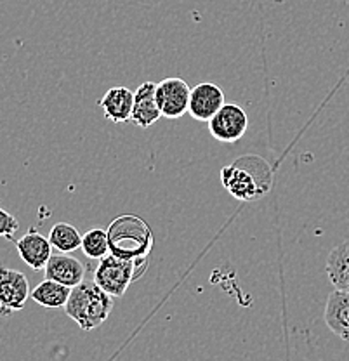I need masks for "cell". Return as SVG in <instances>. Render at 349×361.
I'll return each instance as SVG.
<instances>
[{"label": "cell", "mask_w": 349, "mask_h": 361, "mask_svg": "<svg viewBox=\"0 0 349 361\" xmlns=\"http://www.w3.org/2000/svg\"><path fill=\"white\" fill-rule=\"evenodd\" d=\"M47 238L52 248L61 252V254H70V252L78 250L82 247V235L70 223H58L52 226Z\"/></svg>", "instance_id": "16"}, {"label": "cell", "mask_w": 349, "mask_h": 361, "mask_svg": "<svg viewBox=\"0 0 349 361\" xmlns=\"http://www.w3.org/2000/svg\"><path fill=\"white\" fill-rule=\"evenodd\" d=\"M30 293L32 288L28 278L21 271L0 269V316H9L23 310Z\"/></svg>", "instance_id": "6"}, {"label": "cell", "mask_w": 349, "mask_h": 361, "mask_svg": "<svg viewBox=\"0 0 349 361\" xmlns=\"http://www.w3.org/2000/svg\"><path fill=\"white\" fill-rule=\"evenodd\" d=\"M226 104L224 90L214 82H202L191 89L188 113L198 122H209Z\"/></svg>", "instance_id": "8"}, {"label": "cell", "mask_w": 349, "mask_h": 361, "mask_svg": "<svg viewBox=\"0 0 349 361\" xmlns=\"http://www.w3.org/2000/svg\"><path fill=\"white\" fill-rule=\"evenodd\" d=\"M44 271H46V278L49 280H54L70 288L80 285L85 276V266L78 259L71 257L68 254H61V252L51 255Z\"/></svg>", "instance_id": "11"}, {"label": "cell", "mask_w": 349, "mask_h": 361, "mask_svg": "<svg viewBox=\"0 0 349 361\" xmlns=\"http://www.w3.org/2000/svg\"><path fill=\"white\" fill-rule=\"evenodd\" d=\"M325 269L336 290L349 292V240L330 250Z\"/></svg>", "instance_id": "14"}, {"label": "cell", "mask_w": 349, "mask_h": 361, "mask_svg": "<svg viewBox=\"0 0 349 361\" xmlns=\"http://www.w3.org/2000/svg\"><path fill=\"white\" fill-rule=\"evenodd\" d=\"M191 89L183 78L169 77L157 84V103L165 118H181L188 111Z\"/></svg>", "instance_id": "7"}, {"label": "cell", "mask_w": 349, "mask_h": 361, "mask_svg": "<svg viewBox=\"0 0 349 361\" xmlns=\"http://www.w3.org/2000/svg\"><path fill=\"white\" fill-rule=\"evenodd\" d=\"M71 288L66 287V285L58 283L54 280H46L42 283L37 285L33 288L30 297L35 300L37 304H40L42 307H49V310H58V307H65L66 302L70 299Z\"/></svg>", "instance_id": "15"}, {"label": "cell", "mask_w": 349, "mask_h": 361, "mask_svg": "<svg viewBox=\"0 0 349 361\" xmlns=\"http://www.w3.org/2000/svg\"><path fill=\"white\" fill-rule=\"evenodd\" d=\"M134 104V92L129 87L116 85L108 89L99 99V108L103 110L104 118L111 123H125L130 120Z\"/></svg>", "instance_id": "12"}, {"label": "cell", "mask_w": 349, "mask_h": 361, "mask_svg": "<svg viewBox=\"0 0 349 361\" xmlns=\"http://www.w3.org/2000/svg\"><path fill=\"white\" fill-rule=\"evenodd\" d=\"M148 266L149 257L125 259L115 254H108L99 259V264L94 271V281L104 292L110 293L114 299L115 297L118 299V297H123V293L134 281L140 280L148 271Z\"/></svg>", "instance_id": "4"}, {"label": "cell", "mask_w": 349, "mask_h": 361, "mask_svg": "<svg viewBox=\"0 0 349 361\" xmlns=\"http://www.w3.org/2000/svg\"><path fill=\"white\" fill-rule=\"evenodd\" d=\"M325 323L337 337L349 341V292L333 290L326 299Z\"/></svg>", "instance_id": "13"}, {"label": "cell", "mask_w": 349, "mask_h": 361, "mask_svg": "<svg viewBox=\"0 0 349 361\" xmlns=\"http://www.w3.org/2000/svg\"><path fill=\"white\" fill-rule=\"evenodd\" d=\"M110 252L125 259L149 257L155 238H153L152 228L141 217L125 214L111 221L110 228L106 229Z\"/></svg>", "instance_id": "3"}, {"label": "cell", "mask_w": 349, "mask_h": 361, "mask_svg": "<svg viewBox=\"0 0 349 361\" xmlns=\"http://www.w3.org/2000/svg\"><path fill=\"white\" fill-rule=\"evenodd\" d=\"M82 252L89 259H103L110 252V242H108V233L101 228L89 229L85 235H82Z\"/></svg>", "instance_id": "17"}, {"label": "cell", "mask_w": 349, "mask_h": 361, "mask_svg": "<svg viewBox=\"0 0 349 361\" xmlns=\"http://www.w3.org/2000/svg\"><path fill=\"white\" fill-rule=\"evenodd\" d=\"M114 310V297L106 293L96 281H82L71 288L65 313L80 326L84 332L103 325Z\"/></svg>", "instance_id": "2"}, {"label": "cell", "mask_w": 349, "mask_h": 361, "mask_svg": "<svg viewBox=\"0 0 349 361\" xmlns=\"http://www.w3.org/2000/svg\"><path fill=\"white\" fill-rule=\"evenodd\" d=\"M207 123L214 139L221 142H236L249 129V116L238 104L226 103Z\"/></svg>", "instance_id": "5"}, {"label": "cell", "mask_w": 349, "mask_h": 361, "mask_svg": "<svg viewBox=\"0 0 349 361\" xmlns=\"http://www.w3.org/2000/svg\"><path fill=\"white\" fill-rule=\"evenodd\" d=\"M16 250L20 257L23 259L25 264L35 271L46 268L52 255L51 242H49L47 236L40 235L37 229H30L25 236L18 240Z\"/></svg>", "instance_id": "10"}, {"label": "cell", "mask_w": 349, "mask_h": 361, "mask_svg": "<svg viewBox=\"0 0 349 361\" xmlns=\"http://www.w3.org/2000/svg\"><path fill=\"white\" fill-rule=\"evenodd\" d=\"M0 269H2V266H0Z\"/></svg>", "instance_id": "19"}, {"label": "cell", "mask_w": 349, "mask_h": 361, "mask_svg": "<svg viewBox=\"0 0 349 361\" xmlns=\"http://www.w3.org/2000/svg\"><path fill=\"white\" fill-rule=\"evenodd\" d=\"M162 116L159 103H157V84L145 82L134 90V104L130 120L141 129H149Z\"/></svg>", "instance_id": "9"}, {"label": "cell", "mask_w": 349, "mask_h": 361, "mask_svg": "<svg viewBox=\"0 0 349 361\" xmlns=\"http://www.w3.org/2000/svg\"><path fill=\"white\" fill-rule=\"evenodd\" d=\"M271 169L264 158L240 157L221 171L224 190L238 202H256L271 190Z\"/></svg>", "instance_id": "1"}, {"label": "cell", "mask_w": 349, "mask_h": 361, "mask_svg": "<svg viewBox=\"0 0 349 361\" xmlns=\"http://www.w3.org/2000/svg\"><path fill=\"white\" fill-rule=\"evenodd\" d=\"M20 229V221L13 216L11 212H7L6 209L0 207V236L7 240H13L14 233Z\"/></svg>", "instance_id": "18"}]
</instances>
